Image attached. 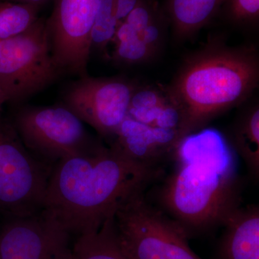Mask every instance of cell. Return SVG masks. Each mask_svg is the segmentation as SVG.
<instances>
[{
    "label": "cell",
    "mask_w": 259,
    "mask_h": 259,
    "mask_svg": "<svg viewBox=\"0 0 259 259\" xmlns=\"http://www.w3.org/2000/svg\"><path fill=\"white\" fill-rule=\"evenodd\" d=\"M8 101H7L4 95L0 91V114H2V111H3V105H4Z\"/></svg>",
    "instance_id": "cell-24"
},
{
    "label": "cell",
    "mask_w": 259,
    "mask_h": 259,
    "mask_svg": "<svg viewBox=\"0 0 259 259\" xmlns=\"http://www.w3.org/2000/svg\"><path fill=\"white\" fill-rule=\"evenodd\" d=\"M118 21L115 16V0H101L91 32V51L105 53L111 44Z\"/></svg>",
    "instance_id": "cell-19"
},
{
    "label": "cell",
    "mask_w": 259,
    "mask_h": 259,
    "mask_svg": "<svg viewBox=\"0 0 259 259\" xmlns=\"http://www.w3.org/2000/svg\"><path fill=\"white\" fill-rule=\"evenodd\" d=\"M161 11L157 3L152 0H139L123 22L128 24L140 34Z\"/></svg>",
    "instance_id": "cell-21"
},
{
    "label": "cell",
    "mask_w": 259,
    "mask_h": 259,
    "mask_svg": "<svg viewBox=\"0 0 259 259\" xmlns=\"http://www.w3.org/2000/svg\"><path fill=\"white\" fill-rule=\"evenodd\" d=\"M223 227L224 232L212 259H259L258 205L240 207Z\"/></svg>",
    "instance_id": "cell-12"
},
{
    "label": "cell",
    "mask_w": 259,
    "mask_h": 259,
    "mask_svg": "<svg viewBox=\"0 0 259 259\" xmlns=\"http://www.w3.org/2000/svg\"><path fill=\"white\" fill-rule=\"evenodd\" d=\"M101 0H55L47 20L51 54L61 74H88L91 32Z\"/></svg>",
    "instance_id": "cell-9"
},
{
    "label": "cell",
    "mask_w": 259,
    "mask_h": 259,
    "mask_svg": "<svg viewBox=\"0 0 259 259\" xmlns=\"http://www.w3.org/2000/svg\"><path fill=\"white\" fill-rule=\"evenodd\" d=\"M259 59L253 46L211 40L182 65L167 95L182 112L183 136L245 102L258 88Z\"/></svg>",
    "instance_id": "cell-3"
},
{
    "label": "cell",
    "mask_w": 259,
    "mask_h": 259,
    "mask_svg": "<svg viewBox=\"0 0 259 259\" xmlns=\"http://www.w3.org/2000/svg\"><path fill=\"white\" fill-rule=\"evenodd\" d=\"M40 5L0 0V40L21 33L38 19Z\"/></svg>",
    "instance_id": "cell-18"
},
{
    "label": "cell",
    "mask_w": 259,
    "mask_h": 259,
    "mask_svg": "<svg viewBox=\"0 0 259 259\" xmlns=\"http://www.w3.org/2000/svg\"><path fill=\"white\" fill-rule=\"evenodd\" d=\"M5 1L13 2V3H23V4H32L40 5L47 0H5Z\"/></svg>",
    "instance_id": "cell-23"
},
{
    "label": "cell",
    "mask_w": 259,
    "mask_h": 259,
    "mask_svg": "<svg viewBox=\"0 0 259 259\" xmlns=\"http://www.w3.org/2000/svg\"><path fill=\"white\" fill-rule=\"evenodd\" d=\"M60 74L51 54L45 19L38 18L25 31L0 40V91L7 101L25 100Z\"/></svg>",
    "instance_id": "cell-7"
},
{
    "label": "cell",
    "mask_w": 259,
    "mask_h": 259,
    "mask_svg": "<svg viewBox=\"0 0 259 259\" xmlns=\"http://www.w3.org/2000/svg\"><path fill=\"white\" fill-rule=\"evenodd\" d=\"M52 168L32 156L0 114V212L8 218L40 212Z\"/></svg>",
    "instance_id": "cell-6"
},
{
    "label": "cell",
    "mask_w": 259,
    "mask_h": 259,
    "mask_svg": "<svg viewBox=\"0 0 259 259\" xmlns=\"http://www.w3.org/2000/svg\"><path fill=\"white\" fill-rule=\"evenodd\" d=\"M139 0H115V16L118 23L123 21Z\"/></svg>",
    "instance_id": "cell-22"
},
{
    "label": "cell",
    "mask_w": 259,
    "mask_h": 259,
    "mask_svg": "<svg viewBox=\"0 0 259 259\" xmlns=\"http://www.w3.org/2000/svg\"><path fill=\"white\" fill-rule=\"evenodd\" d=\"M11 121L32 156L51 166L64 158L92 154L103 146L64 105L22 107Z\"/></svg>",
    "instance_id": "cell-5"
},
{
    "label": "cell",
    "mask_w": 259,
    "mask_h": 259,
    "mask_svg": "<svg viewBox=\"0 0 259 259\" xmlns=\"http://www.w3.org/2000/svg\"><path fill=\"white\" fill-rule=\"evenodd\" d=\"M112 42L114 44L112 58L120 64H143L156 55V53L145 44L139 32L123 21L118 23Z\"/></svg>",
    "instance_id": "cell-16"
},
{
    "label": "cell",
    "mask_w": 259,
    "mask_h": 259,
    "mask_svg": "<svg viewBox=\"0 0 259 259\" xmlns=\"http://www.w3.org/2000/svg\"><path fill=\"white\" fill-rule=\"evenodd\" d=\"M163 172L161 165L134 161L102 146L53 166L42 209L71 236L95 233L122 202L144 192Z\"/></svg>",
    "instance_id": "cell-2"
},
{
    "label": "cell",
    "mask_w": 259,
    "mask_h": 259,
    "mask_svg": "<svg viewBox=\"0 0 259 259\" xmlns=\"http://www.w3.org/2000/svg\"><path fill=\"white\" fill-rule=\"evenodd\" d=\"M169 101L166 88L138 86L131 98L127 116L144 125L154 127Z\"/></svg>",
    "instance_id": "cell-17"
},
{
    "label": "cell",
    "mask_w": 259,
    "mask_h": 259,
    "mask_svg": "<svg viewBox=\"0 0 259 259\" xmlns=\"http://www.w3.org/2000/svg\"><path fill=\"white\" fill-rule=\"evenodd\" d=\"M71 234L47 211L8 218L0 228V259H70Z\"/></svg>",
    "instance_id": "cell-10"
},
{
    "label": "cell",
    "mask_w": 259,
    "mask_h": 259,
    "mask_svg": "<svg viewBox=\"0 0 259 259\" xmlns=\"http://www.w3.org/2000/svg\"><path fill=\"white\" fill-rule=\"evenodd\" d=\"M182 138L179 130L151 127L127 115L112 137L110 148L133 161L161 165L173 157Z\"/></svg>",
    "instance_id": "cell-11"
},
{
    "label": "cell",
    "mask_w": 259,
    "mask_h": 259,
    "mask_svg": "<svg viewBox=\"0 0 259 259\" xmlns=\"http://www.w3.org/2000/svg\"><path fill=\"white\" fill-rule=\"evenodd\" d=\"M113 216L95 233L77 236L70 259H129L117 241Z\"/></svg>",
    "instance_id": "cell-15"
},
{
    "label": "cell",
    "mask_w": 259,
    "mask_h": 259,
    "mask_svg": "<svg viewBox=\"0 0 259 259\" xmlns=\"http://www.w3.org/2000/svg\"><path fill=\"white\" fill-rule=\"evenodd\" d=\"M113 223L119 245L129 259H202L191 248L185 228L147 202L144 192L120 204Z\"/></svg>",
    "instance_id": "cell-4"
},
{
    "label": "cell",
    "mask_w": 259,
    "mask_h": 259,
    "mask_svg": "<svg viewBox=\"0 0 259 259\" xmlns=\"http://www.w3.org/2000/svg\"><path fill=\"white\" fill-rule=\"evenodd\" d=\"M138 86L121 77L81 76L71 83L64 106L105 139H112L127 117Z\"/></svg>",
    "instance_id": "cell-8"
},
{
    "label": "cell",
    "mask_w": 259,
    "mask_h": 259,
    "mask_svg": "<svg viewBox=\"0 0 259 259\" xmlns=\"http://www.w3.org/2000/svg\"><path fill=\"white\" fill-rule=\"evenodd\" d=\"M255 180L259 176V107H249L233 124L228 140Z\"/></svg>",
    "instance_id": "cell-14"
},
{
    "label": "cell",
    "mask_w": 259,
    "mask_h": 259,
    "mask_svg": "<svg viewBox=\"0 0 259 259\" xmlns=\"http://www.w3.org/2000/svg\"><path fill=\"white\" fill-rule=\"evenodd\" d=\"M226 18L238 25L258 23L259 0H225L222 7Z\"/></svg>",
    "instance_id": "cell-20"
},
{
    "label": "cell",
    "mask_w": 259,
    "mask_h": 259,
    "mask_svg": "<svg viewBox=\"0 0 259 259\" xmlns=\"http://www.w3.org/2000/svg\"><path fill=\"white\" fill-rule=\"evenodd\" d=\"M176 166L159 192L161 208L190 238L223 225L241 204L236 153L218 130L184 136L173 157Z\"/></svg>",
    "instance_id": "cell-1"
},
{
    "label": "cell",
    "mask_w": 259,
    "mask_h": 259,
    "mask_svg": "<svg viewBox=\"0 0 259 259\" xmlns=\"http://www.w3.org/2000/svg\"><path fill=\"white\" fill-rule=\"evenodd\" d=\"M225 0H166V18L175 36L192 37L221 11Z\"/></svg>",
    "instance_id": "cell-13"
}]
</instances>
